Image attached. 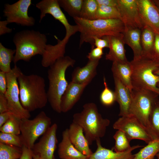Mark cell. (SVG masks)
I'll list each match as a JSON object with an SVG mask.
<instances>
[{"label": "cell", "instance_id": "7c38bea8", "mask_svg": "<svg viewBox=\"0 0 159 159\" xmlns=\"http://www.w3.org/2000/svg\"><path fill=\"white\" fill-rule=\"evenodd\" d=\"M36 6L40 11L39 22L46 14H49L64 25L66 31L65 35L71 37L79 32L77 25H72L69 23L60 8L58 0H42L36 4Z\"/></svg>", "mask_w": 159, "mask_h": 159}, {"label": "cell", "instance_id": "4fadbf2b", "mask_svg": "<svg viewBox=\"0 0 159 159\" xmlns=\"http://www.w3.org/2000/svg\"><path fill=\"white\" fill-rule=\"evenodd\" d=\"M57 128L56 123L52 125L32 149L33 154L38 155L40 159H54V153L58 143Z\"/></svg>", "mask_w": 159, "mask_h": 159}, {"label": "cell", "instance_id": "8992f818", "mask_svg": "<svg viewBox=\"0 0 159 159\" xmlns=\"http://www.w3.org/2000/svg\"><path fill=\"white\" fill-rule=\"evenodd\" d=\"M130 62L132 69L131 81L133 89L148 90L159 94L157 87L159 76L154 73L159 67V63L143 56L136 60L133 59Z\"/></svg>", "mask_w": 159, "mask_h": 159}, {"label": "cell", "instance_id": "e575fe53", "mask_svg": "<svg viewBox=\"0 0 159 159\" xmlns=\"http://www.w3.org/2000/svg\"><path fill=\"white\" fill-rule=\"evenodd\" d=\"M149 123L154 140L159 139V101L157 100L150 116Z\"/></svg>", "mask_w": 159, "mask_h": 159}, {"label": "cell", "instance_id": "7bdbcfd3", "mask_svg": "<svg viewBox=\"0 0 159 159\" xmlns=\"http://www.w3.org/2000/svg\"><path fill=\"white\" fill-rule=\"evenodd\" d=\"M22 154L19 159H33V153L32 149L23 145Z\"/></svg>", "mask_w": 159, "mask_h": 159}, {"label": "cell", "instance_id": "d6986e66", "mask_svg": "<svg viewBox=\"0 0 159 159\" xmlns=\"http://www.w3.org/2000/svg\"><path fill=\"white\" fill-rule=\"evenodd\" d=\"M115 89L114 93L115 101L119 104L120 117L129 115L130 109L132 102L131 92L126 87L117 77L113 76Z\"/></svg>", "mask_w": 159, "mask_h": 159}, {"label": "cell", "instance_id": "d4e9b609", "mask_svg": "<svg viewBox=\"0 0 159 159\" xmlns=\"http://www.w3.org/2000/svg\"><path fill=\"white\" fill-rule=\"evenodd\" d=\"M141 29H125L123 33V39L125 44L132 49L133 53V59L140 58L142 56L141 42Z\"/></svg>", "mask_w": 159, "mask_h": 159}, {"label": "cell", "instance_id": "8fae6325", "mask_svg": "<svg viewBox=\"0 0 159 159\" xmlns=\"http://www.w3.org/2000/svg\"><path fill=\"white\" fill-rule=\"evenodd\" d=\"M32 4L31 0H19L12 4H6L3 10L4 16L9 23H15L22 26H32L35 20L28 15V10Z\"/></svg>", "mask_w": 159, "mask_h": 159}, {"label": "cell", "instance_id": "52a82bcc", "mask_svg": "<svg viewBox=\"0 0 159 159\" xmlns=\"http://www.w3.org/2000/svg\"><path fill=\"white\" fill-rule=\"evenodd\" d=\"M129 115L136 118L146 128L154 140L149 118L158 94L148 90L133 89Z\"/></svg>", "mask_w": 159, "mask_h": 159}, {"label": "cell", "instance_id": "f35d334b", "mask_svg": "<svg viewBox=\"0 0 159 159\" xmlns=\"http://www.w3.org/2000/svg\"><path fill=\"white\" fill-rule=\"evenodd\" d=\"M152 58L159 63V35L155 34V41L153 50Z\"/></svg>", "mask_w": 159, "mask_h": 159}, {"label": "cell", "instance_id": "484cf974", "mask_svg": "<svg viewBox=\"0 0 159 159\" xmlns=\"http://www.w3.org/2000/svg\"><path fill=\"white\" fill-rule=\"evenodd\" d=\"M141 42L142 56L152 58L155 38V34L148 26L144 25L141 29Z\"/></svg>", "mask_w": 159, "mask_h": 159}, {"label": "cell", "instance_id": "ba28073f", "mask_svg": "<svg viewBox=\"0 0 159 159\" xmlns=\"http://www.w3.org/2000/svg\"><path fill=\"white\" fill-rule=\"evenodd\" d=\"M51 124V118L44 111L32 119H21L20 136L23 145L32 149L36 141L48 130Z\"/></svg>", "mask_w": 159, "mask_h": 159}, {"label": "cell", "instance_id": "74e56055", "mask_svg": "<svg viewBox=\"0 0 159 159\" xmlns=\"http://www.w3.org/2000/svg\"><path fill=\"white\" fill-rule=\"evenodd\" d=\"M103 54V49L93 47L87 57L89 60H99Z\"/></svg>", "mask_w": 159, "mask_h": 159}, {"label": "cell", "instance_id": "ffe728a7", "mask_svg": "<svg viewBox=\"0 0 159 159\" xmlns=\"http://www.w3.org/2000/svg\"><path fill=\"white\" fill-rule=\"evenodd\" d=\"M103 37L108 41L109 44V51L105 56L106 60L112 62L128 61L126 56L123 37L109 36Z\"/></svg>", "mask_w": 159, "mask_h": 159}, {"label": "cell", "instance_id": "d6a6232c", "mask_svg": "<svg viewBox=\"0 0 159 159\" xmlns=\"http://www.w3.org/2000/svg\"><path fill=\"white\" fill-rule=\"evenodd\" d=\"M119 19L121 17L117 7L99 5L97 11L96 19Z\"/></svg>", "mask_w": 159, "mask_h": 159}, {"label": "cell", "instance_id": "836d02e7", "mask_svg": "<svg viewBox=\"0 0 159 159\" xmlns=\"http://www.w3.org/2000/svg\"><path fill=\"white\" fill-rule=\"evenodd\" d=\"M21 120L11 115L9 120L0 127V132L20 135Z\"/></svg>", "mask_w": 159, "mask_h": 159}, {"label": "cell", "instance_id": "db71d44e", "mask_svg": "<svg viewBox=\"0 0 159 159\" xmlns=\"http://www.w3.org/2000/svg\"><path fill=\"white\" fill-rule=\"evenodd\" d=\"M54 159H57L55 157H54Z\"/></svg>", "mask_w": 159, "mask_h": 159}, {"label": "cell", "instance_id": "30bf717a", "mask_svg": "<svg viewBox=\"0 0 159 159\" xmlns=\"http://www.w3.org/2000/svg\"><path fill=\"white\" fill-rule=\"evenodd\" d=\"M113 127L115 129L123 131L130 141L139 139L148 144L153 140L146 128L131 115L121 117L114 122Z\"/></svg>", "mask_w": 159, "mask_h": 159}, {"label": "cell", "instance_id": "6da1fadb", "mask_svg": "<svg viewBox=\"0 0 159 159\" xmlns=\"http://www.w3.org/2000/svg\"><path fill=\"white\" fill-rule=\"evenodd\" d=\"M80 33L79 47L85 42L94 46V39L111 36L123 37L125 26L119 19L88 20L80 17L74 19Z\"/></svg>", "mask_w": 159, "mask_h": 159}, {"label": "cell", "instance_id": "ab89813d", "mask_svg": "<svg viewBox=\"0 0 159 159\" xmlns=\"http://www.w3.org/2000/svg\"><path fill=\"white\" fill-rule=\"evenodd\" d=\"M6 73L0 71V93L5 94L7 89Z\"/></svg>", "mask_w": 159, "mask_h": 159}, {"label": "cell", "instance_id": "f5cc1de1", "mask_svg": "<svg viewBox=\"0 0 159 159\" xmlns=\"http://www.w3.org/2000/svg\"><path fill=\"white\" fill-rule=\"evenodd\" d=\"M159 11V6H157Z\"/></svg>", "mask_w": 159, "mask_h": 159}, {"label": "cell", "instance_id": "4316f807", "mask_svg": "<svg viewBox=\"0 0 159 159\" xmlns=\"http://www.w3.org/2000/svg\"><path fill=\"white\" fill-rule=\"evenodd\" d=\"M83 1L84 0H58L60 7L73 19L80 17Z\"/></svg>", "mask_w": 159, "mask_h": 159}, {"label": "cell", "instance_id": "4dcf8cb0", "mask_svg": "<svg viewBox=\"0 0 159 159\" xmlns=\"http://www.w3.org/2000/svg\"><path fill=\"white\" fill-rule=\"evenodd\" d=\"M113 138L115 140V144L112 149L114 151L122 152L131 147L130 143V141L123 131L117 130L113 135Z\"/></svg>", "mask_w": 159, "mask_h": 159}, {"label": "cell", "instance_id": "60d3db41", "mask_svg": "<svg viewBox=\"0 0 159 159\" xmlns=\"http://www.w3.org/2000/svg\"><path fill=\"white\" fill-rule=\"evenodd\" d=\"M94 46L102 49L108 48L109 44L108 41L105 38L95 37L94 39Z\"/></svg>", "mask_w": 159, "mask_h": 159}, {"label": "cell", "instance_id": "816d5d0a", "mask_svg": "<svg viewBox=\"0 0 159 159\" xmlns=\"http://www.w3.org/2000/svg\"><path fill=\"white\" fill-rule=\"evenodd\" d=\"M157 87H158V88L159 89V83H158V85H157Z\"/></svg>", "mask_w": 159, "mask_h": 159}, {"label": "cell", "instance_id": "277c9868", "mask_svg": "<svg viewBox=\"0 0 159 159\" xmlns=\"http://www.w3.org/2000/svg\"><path fill=\"white\" fill-rule=\"evenodd\" d=\"M72 122L82 128L90 145L104 136L110 123L109 120L102 117L96 105L92 102L85 103L81 112L74 114Z\"/></svg>", "mask_w": 159, "mask_h": 159}, {"label": "cell", "instance_id": "1f68e13d", "mask_svg": "<svg viewBox=\"0 0 159 159\" xmlns=\"http://www.w3.org/2000/svg\"><path fill=\"white\" fill-rule=\"evenodd\" d=\"M98 6L96 0H84L80 18L88 20L96 19Z\"/></svg>", "mask_w": 159, "mask_h": 159}, {"label": "cell", "instance_id": "681fc988", "mask_svg": "<svg viewBox=\"0 0 159 159\" xmlns=\"http://www.w3.org/2000/svg\"><path fill=\"white\" fill-rule=\"evenodd\" d=\"M33 159H40L39 156L33 154Z\"/></svg>", "mask_w": 159, "mask_h": 159}, {"label": "cell", "instance_id": "3957f363", "mask_svg": "<svg viewBox=\"0 0 159 159\" xmlns=\"http://www.w3.org/2000/svg\"><path fill=\"white\" fill-rule=\"evenodd\" d=\"M75 63L74 59L69 56H64L58 59L48 71V102L53 110L58 113L62 112L61 100L69 84L66 78V71L69 67H73Z\"/></svg>", "mask_w": 159, "mask_h": 159}, {"label": "cell", "instance_id": "f546056e", "mask_svg": "<svg viewBox=\"0 0 159 159\" xmlns=\"http://www.w3.org/2000/svg\"><path fill=\"white\" fill-rule=\"evenodd\" d=\"M22 148L0 143V159H19Z\"/></svg>", "mask_w": 159, "mask_h": 159}, {"label": "cell", "instance_id": "7a4b0ae2", "mask_svg": "<svg viewBox=\"0 0 159 159\" xmlns=\"http://www.w3.org/2000/svg\"><path fill=\"white\" fill-rule=\"evenodd\" d=\"M17 81L20 101L24 109L30 112L46 106L48 100L43 77L36 74L26 75L21 71Z\"/></svg>", "mask_w": 159, "mask_h": 159}, {"label": "cell", "instance_id": "9c48e42d", "mask_svg": "<svg viewBox=\"0 0 159 159\" xmlns=\"http://www.w3.org/2000/svg\"><path fill=\"white\" fill-rule=\"evenodd\" d=\"M21 71L15 64L11 71L6 73L7 85L5 95L8 102V112L21 119H29L31 117L30 112L23 108L19 97L17 77Z\"/></svg>", "mask_w": 159, "mask_h": 159}, {"label": "cell", "instance_id": "f907efd6", "mask_svg": "<svg viewBox=\"0 0 159 159\" xmlns=\"http://www.w3.org/2000/svg\"><path fill=\"white\" fill-rule=\"evenodd\" d=\"M156 156L157 157V159H159V153H158Z\"/></svg>", "mask_w": 159, "mask_h": 159}, {"label": "cell", "instance_id": "c3c4849f", "mask_svg": "<svg viewBox=\"0 0 159 159\" xmlns=\"http://www.w3.org/2000/svg\"><path fill=\"white\" fill-rule=\"evenodd\" d=\"M153 1L157 6H159V0H154Z\"/></svg>", "mask_w": 159, "mask_h": 159}, {"label": "cell", "instance_id": "5b68a950", "mask_svg": "<svg viewBox=\"0 0 159 159\" xmlns=\"http://www.w3.org/2000/svg\"><path fill=\"white\" fill-rule=\"evenodd\" d=\"M47 41L45 34L33 30H25L16 33L13 38L16 47L14 63L20 60L29 62L36 55L42 56Z\"/></svg>", "mask_w": 159, "mask_h": 159}, {"label": "cell", "instance_id": "ac0fdd59", "mask_svg": "<svg viewBox=\"0 0 159 159\" xmlns=\"http://www.w3.org/2000/svg\"><path fill=\"white\" fill-rule=\"evenodd\" d=\"M68 129L69 139L78 151L88 157L93 153L82 128L78 124L72 122Z\"/></svg>", "mask_w": 159, "mask_h": 159}, {"label": "cell", "instance_id": "7dc6e473", "mask_svg": "<svg viewBox=\"0 0 159 159\" xmlns=\"http://www.w3.org/2000/svg\"><path fill=\"white\" fill-rule=\"evenodd\" d=\"M154 74L159 76V67L154 72Z\"/></svg>", "mask_w": 159, "mask_h": 159}, {"label": "cell", "instance_id": "44dd1931", "mask_svg": "<svg viewBox=\"0 0 159 159\" xmlns=\"http://www.w3.org/2000/svg\"><path fill=\"white\" fill-rule=\"evenodd\" d=\"M69 40L64 37L62 40L57 39V43L55 45H46L44 52L42 56L41 64L43 67H50L58 59L64 56L66 45Z\"/></svg>", "mask_w": 159, "mask_h": 159}, {"label": "cell", "instance_id": "ee69618b", "mask_svg": "<svg viewBox=\"0 0 159 159\" xmlns=\"http://www.w3.org/2000/svg\"><path fill=\"white\" fill-rule=\"evenodd\" d=\"M9 24L6 20L0 21V35L11 32L12 29L7 27Z\"/></svg>", "mask_w": 159, "mask_h": 159}, {"label": "cell", "instance_id": "f1b7e54d", "mask_svg": "<svg viewBox=\"0 0 159 159\" xmlns=\"http://www.w3.org/2000/svg\"><path fill=\"white\" fill-rule=\"evenodd\" d=\"M15 52V49L6 48L0 43V71L7 73L11 71V63Z\"/></svg>", "mask_w": 159, "mask_h": 159}, {"label": "cell", "instance_id": "d590c367", "mask_svg": "<svg viewBox=\"0 0 159 159\" xmlns=\"http://www.w3.org/2000/svg\"><path fill=\"white\" fill-rule=\"evenodd\" d=\"M103 82L105 88L100 95V101L103 105L110 106L115 101V94L114 92L109 88L105 77L103 78Z\"/></svg>", "mask_w": 159, "mask_h": 159}, {"label": "cell", "instance_id": "f6af8a7d", "mask_svg": "<svg viewBox=\"0 0 159 159\" xmlns=\"http://www.w3.org/2000/svg\"><path fill=\"white\" fill-rule=\"evenodd\" d=\"M99 5L117 7V0H96Z\"/></svg>", "mask_w": 159, "mask_h": 159}, {"label": "cell", "instance_id": "2e32d148", "mask_svg": "<svg viewBox=\"0 0 159 159\" xmlns=\"http://www.w3.org/2000/svg\"><path fill=\"white\" fill-rule=\"evenodd\" d=\"M89 84H79L71 81L62 96L60 102L62 112H67L73 107L79 101L84 89Z\"/></svg>", "mask_w": 159, "mask_h": 159}, {"label": "cell", "instance_id": "9a60e30c", "mask_svg": "<svg viewBox=\"0 0 159 159\" xmlns=\"http://www.w3.org/2000/svg\"><path fill=\"white\" fill-rule=\"evenodd\" d=\"M139 15L144 25L159 35V11L153 0H137Z\"/></svg>", "mask_w": 159, "mask_h": 159}, {"label": "cell", "instance_id": "7402d4cb", "mask_svg": "<svg viewBox=\"0 0 159 159\" xmlns=\"http://www.w3.org/2000/svg\"><path fill=\"white\" fill-rule=\"evenodd\" d=\"M58 154L60 159H88V157L78 151L69 139L68 128L62 133V139L58 145Z\"/></svg>", "mask_w": 159, "mask_h": 159}, {"label": "cell", "instance_id": "8d00e7d4", "mask_svg": "<svg viewBox=\"0 0 159 159\" xmlns=\"http://www.w3.org/2000/svg\"><path fill=\"white\" fill-rule=\"evenodd\" d=\"M0 143L22 148L23 144L20 135L0 132Z\"/></svg>", "mask_w": 159, "mask_h": 159}, {"label": "cell", "instance_id": "cb8c5ba5", "mask_svg": "<svg viewBox=\"0 0 159 159\" xmlns=\"http://www.w3.org/2000/svg\"><path fill=\"white\" fill-rule=\"evenodd\" d=\"M113 76L117 78L130 90L133 89L131 81L132 69L130 62H113L111 67Z\"/></svg>", "mask_w": 159, "mask_h": 159}, {"label": "cell", "instance_id": "5bb4252c", "mask_svg": "<svg viewBox=\"0 0 159 159\" xmlns=\"http://www.w3.org/2000/svg\"><path fill=\"white\" fill-rule=\"evenodd\" d=\"M117 8L125 29H141L144 25L139 15L137 0H117Z\"/></svg>", "mask_w": 159, "mask_h": 159}, {"label": "cell", "instance_id": "83f0119b", "mask_svg": "<svg viewBox=\"0 0 159 159\" xmlns=\"http://www.w3.org/2000/svg\"><path fill=\"white\" fill-rule=\"evenodd\" d=\"M159 153V139H154L137 153L134 154L132 159H153Z\"/></svg>", "mask_w": 159, "mask_h": 159}, {"label": "cell", "instance_id": "603a6c76", "mask_svg": "<svg viewBox=\"0 0 159 159\" xmlns=\"http://www.w3.org/2000/svg\"><path fill=\"white\" fill-rule=\"evenodd\" d=\"M99 60H89L82 67H76L72 74V82L79 84L90 83L97 74Z\"/></svg>", "mask_w": 159, "mask_h": 159}, {"label": "cell", "instance_id": "e0dca14e", "mask_svg": "<svg viewBox=\"0 0 159 159\" xmlns=\"http://www.w3.org/2000/svg\"><path fill=\"white\" fill-rule=\"evenodd\" d=\"M97 148L88 159H132L134 154L132 152L134 150L143 146L137 145L133 146L127 150L122 152H117L103 147L100 139L96 140Z\"/></svg>", "mask_w": 159, "mask_h": 159}, {"label": "cell", "instance_id": "bcb514c9", "mask_svg": "<svg viewBox=\"0 0 159 159\" xmlns=\"http://www.w3.org/2000/svg\"><path fill=\"white\" fill-rule=\"evenodd\" d=\"M11 115L9 112L0 113V127L9 120Z\"/></svg>", "mask_w": 159, "mask_h": 159}, {"label": "cell", "instance_id": "b9f144b4", "mask_svg": "<svg viewBox=\"0 0 159 159\" xmlns=\"http://www.w3.org/2000/svg\"><path fill=\"white\" fill-rule=\"evenodd\" d=\"M8 112V102L5 95L0 93V113Z\"/></svg>", "mask_w": 159, "mask_h": 159}]
</instances>
